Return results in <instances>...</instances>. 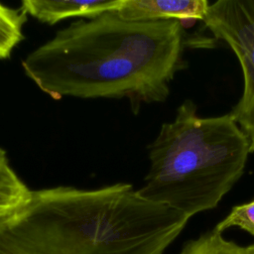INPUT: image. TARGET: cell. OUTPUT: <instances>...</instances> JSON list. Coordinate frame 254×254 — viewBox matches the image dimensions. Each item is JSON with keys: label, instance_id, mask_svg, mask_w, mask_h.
I'll return each mask as SVG.
<instances>
[{"label": "cell", "instance_id": "obj_2", "mask_svg": "<svg viewBox=\"0 0 254 254\" xmlns=\"http://www.w3.org/2000/svg\"><path fill=\"white\" fill-rule=\"evenodd\" d=\"M189 218L130 184L32 190L0 219V254H163Z\"/></svg>", "mask_w": 254, "mask_h": 254}, {"label": "cell", "instance_id": "obj_10", "mask_svg": "<svg viewBox=\"0 0 254 254\" xmlns=\"http://www.w3.org/2000/svg\"><path fill=\"white\" fill-rule=\"evenodd\" d=\"M232 226H238L254 235V199L234 206L230 213L215 226L214 230L222 233Z\"/></svg>", "mask_w": 254, "mask_h": 254}, {"label": "cell", "instance_id": "obj_6", "mask_svg": "<svg viewBox=\"0 0 254 254\" xmlns=\"http://www.w3.org/2000/svg\"><path fill=\"white\" fill-rule=\"evenodd\" d=\"M123 0H24L22 10L38 21L55 25L59 21L72 17L92 18L97 15L117 11Z\"/></svg>", "mask_w": 254, "mask_h": 254}, {"label": "cell", "instance_id": "obj_8", "mask_svg": "<svg viewBox=\"0 0 254 254\" xmlns=\"http://www.w3.org/2000/svg\"><path fill=\"white\" fill-rule=\"evenodd\" d=\"M27 16L21 7L16 9L0 3V60L9 59L24 40L23 28Z\"/></svg>", "mask_w": 254, "mask_h": 254}, {"label": "cell", "instance_id": "obj_4", "mask_svg": "<svg viewBox=\"0 0 254 254\" xmlns=\"http://www.w3.org/2000/svg\"><path fill=\"white\" fill-rule=\"evenodd\" d=\"M216 39L236 55L243 74V92L230 112L254 152V0H218L203 19Z\"/></svg>", "mask_w": 254, "mask_h": 254}, {"label": "cell", "instance_id": "obj_3", "mask_svg": "<svg viewBox=\"0 0 254 254\" xmlns=\"http://www.w3.org/2000/svg\"><path fill=\"white\" fill-rule=\"evenodd\" d=\"M187 99L148 146L150 168L139 194L188 217L214 208L243 175L249 152L230 113L199 117Z\"/></svg>", "mask_w": 254, "mask_h": 254}, {"label": "cell", "instance_id": "obj_7", "mask_svg": "<svg viewBox=\"0 0 254 254\" xmlns=\"http://www.w3.org/2000/svg\"><path fill=\"white\" fill-rule=\"evenodd\" d=\"M31 190L13 169L6 151L0 147V219L20 207Z\"/></svg>", "mask_w": 254, "mask_h": 254}, {"label": "cell", "instance_id": "obj_11", "mask_svg": "<svg viewBox=\"0 0 254 254\" xmlns=\"http://www.w3.org/2000/svg\"><path fill=\"white\" fill-rule=\"evenodd\" d=\"M244 248H245V254H254V244L249 245Z\"/></svg>", "mask_w": 254, "mask_h": 254}, {"label": "cell", "instance_id": "obj_1", "mask_svg": "<svg viewBox=\"0 0 254 254\" xmlns=\"http://www.w3.org/2000/svg\"><path fill=\"white\" fill-rule=\"evenodd\" d=\"M178 20L130 21L116 11L60 30L22 61L25 74L52 97L125 98L134 114L164 102L187 66Z\"/></svg>", "mask_w": 254, "mask_h": 254}, {"label": "cell", "instance_id": "obj_5", "mask_svg": "<svg viewBox=\"0 0 254 254\" xmlns=\"http://www.w3.org/2000/svg\"><path fill=\"white\" fill-rule=\"evenodd\" d=\"M209 5L207 0H123L116 12L130 21H203Z\"/></svg>", "mask_w": 254, "mask_h": 254}, {"label": "cell", "instance_id": "obj_9", "mask_svg": "<svg viewBox=\"0 0 254 254\" xmlns=\"http://www.w3.org/2000/svg\"><path fill=\"white\" fill-rule=\"evenodd\" d=\"M180 254H245V248L224 239L213 229L187 243Z\"/></svg>", "mask_w": 254, "mask_h": 254}]
</instances>
